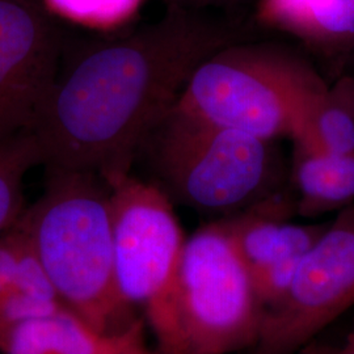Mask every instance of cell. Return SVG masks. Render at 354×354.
I'll return each mask as SVG.
<instances>
[{"label":"cell","instance_id":"6","mask_svg":"<svg viewBox=\"0 0 354 354\" xmlns=\"http://www.w3.org/2000/svg\"><path fill=\"white\" fill-rule=\"evenodd\" d=\"M176 304L188 354H231L259 340L266 307L222 219L185 239Z\"/></svg>","mask_w":354,"mask_h":354},{"label":"cell","instance_id":"19","mask_svg":"<svg viewBox=\"0 0 354 354\" xmlns=\"http://www.w3.org/2000/svg\"><path fill=\"white\" fill-rule=\"evenodd\" d=\"M333 353V348L324 345V344H319V342H310L302 349L297 351L292 354H332Z\"/></svg>","mask_w":354,"mask_h":354},{"label":"cell","instance_id":"12","mask_svg":"<svg viewBox=\"0 0 354 354\" xmlns=\"http://www.w3.org/2000/svg\"><path fill=\"white\" fill-rule=\"evenodd\" d=\"M264 13L322 50L345 55L354 45V0H266Z\"/></svg>","mask_w":354,"mask_h":354},{"label":"cell","instance_id":"4","mask_svg":"<svg viewBox=\"0 0 354 354\" xmlns=\"http://www.w3.org/2000/svg\"><path fill=\"white\" fill-rule=\"evenodd\" d=\"M327 86L302 51L247 38L198 64L176 105L215 125L277 140L295 134L310 102Z\"/></svg>","mask_w":354,"mask_h":354},{"label":"cell","instance_id":"16","mask_svg":"<svg viewBox=\"0 0 354 354\" xmlns=\"http://www.w3.org/2000/svg\"><path fill=\"white\" fill-rule=\"evenodd\" d=\"M64 304L32 297L23 291L10 289L0 294V332L32 319L46 317Z\"/></svg>","mask_w":354,"mask_h":354},{"label":"cell","instance_id":"17","mask_svg":"<svg viewBox=\"0 0 354 354\" xmlns=\"http://www.w3.org/2000/svg\"><path fill=\"white\" fill-rule=\"evenodd\" d=\"M23 245V230L19 219L0 236V294L12 289L20 252Z\"/></svg>","mask_w":354,"mask_h":354},{"label":"cell","instance_id":"18","mask_svg":"<svg viewBox=\"0 0 354 354\" xmlns=\"http://www.w3.org/2000/svg\"><path fill=\"white\" fill-rule=\"evenodd\" d=\"M241 0H163L165 7H178L190 11H206L232 6Z\"/></svg>","mask_w":354,"mask_h":354},{"label":"cell","instance_id":"1","mask_svg":"<svg viewBox=\"0 0 354 354\" xmlns=\"http://www.w3.org/2000/svg\"><path fill=\"white\" fill-rule=\"evenodd\" d=\"M206 11L165 7L127 35L66 55L32 130L46 169L86 171L109 185L131 174L140 145L176 104L198 64L247 39Z\"/></svg>","mask_w":354,"mask_h":354},{"label":"cell","instance_id":"2","mask_svg":"<svg viewBox=\"0 0 354 354\" xmlns=\"http://www.w3.org/2000/svg\"><path fill=\"white\" fill-rule=\"evenodd\" d=\"M136 165L174 206L214 219L291 192L290 165L276 140L215 125L176 104L143 140Z\"/></svg>","mask_w":354,"mask_h":354},{"label":"cell","instance_id":"3","mask_svg":"<svg viewBox=\"0 0 354 354\" xmlns=\"http://www.w3.org/2000/svg\"><path fill=\"white\" fill-rule=\"evenodd\" d=\"M45 189L20 222L66 308L115 335L142 323L114 277L111 185L86 171L46 169Z\"/></svg>","mask_w":354,"mask_h":354},{"label":"cell","instance_id":"11","mask_svg":"<svg viewBox=\"0 0 354 354\" xmlns=\"http://www.w3.org/2000/svg\"><path fill=\"white\" fill-rule=\"evenodd\" d=\"M290 189L295 215L319 218L354 203V153L326 151L292 140Z\"/></svg>","mask_w":354,"mask_h":354},{"label":"cell","instance_id":"15","mask_svg":"<svg viewBox=\"0 0 354 354\" xmlns=\"http://www.w3.org/2000/svg\"><path fill=\"white\" fill-rule=\"evenodd\" d=\"M19 225L23 230V245H21L20 260H19L13 289L23 291L39 299L62 304L45 266H42L37 253L26 235V230L20 222V218H19Z\"/></svg>","mask_w":354,"mask_h":354},{"label":"cell","instance_id":"7","mask_svg":"<svg viewBox=\"0 0 354 354\" xmlns=\"http://www.w3.org/2000/svg\"><path fill=\"white\" fill-rule=\"evenodd\" d=\"M354 306V203L329 221L285 295L268 307L254 354H292Z\"/></svg>","mask_w":354,"mask_h":354},{"label":"cell","instance_id":"21","mask_svg":"<svg viewBox=\"0 0 354 354\" xmlns=\"http://www.w3.org/2000/svg\"><path fill=\"white\" fill-rule=\"evenodd\" d=\"M342 73H349L354 75V45L349 51L344 55Z\"/></svg>","mask_w":354,"mask_h":354},{"label":"cell","instance_id":"13","mask_svg":"<svg viewBox=\"0 0 354 354\" xmlns=\"http://www.w3.org/2000/svg\"><path fill=\"white\" fill-rule=\"evenodd\" d=\"M291 140L326 151L354 153V75L342 73L317 93Z\"/></svg>","mask_w":354,"mask_h":354},{"label":"cell","instance_id":"20","mask_svg":"<svg viewBox=\"0 0 354 354\" xmlns=\"http://www.w3.org/2000/svg\"><path fill=\"white\" fill-rule=\"evenodd\" d=\"M332 354H354V330L346 337L342 346L333 348Z\"/></svg>","mask_w":354,"mask_h":354},{"label":"cell","instance_id":"8","mask_svg":"<svg viewBox=\"0 0 354 354\" xmlns=\"http://www.w3.org/2000/svg\"><path fill=\"white\" fill-rule=\"evenodd\" d=\"M64 51L38 0H0V142L32 130Z\"/></svg>","mask_w":354,"mask_h":354},{"label":"cell","instance_id":"9","mask_svg":"<svg viewBox=\"0 0 354 354\" xmlns=\"http://www.w3.org/2000/svg\"><path fill=\"white\" fill-rule=\"evenodd\" d=\"M294 215L295 203L289 192L247 212L222 218L266 310L285 295L306 253L328 225L292 223Z\"/></svg>","mask_w":354,"mask_h":354},{"label":"cell","instance_id":"10","mask_svg":"<svg viewBox=\"0 0 354 354\" xmlns=\"http://www.w3.org/2000/svg\"><path fill=\"white\" fill-rule=\"evenodd\" d=\"M4 354H149L143 322L122 333H104L61 308L0 332Z\"/></svg>","mask_w":354,"mask_h":354},{"label":"cell","instance_id":"14","mask_svg":"<svg viewBox=\"0 0 354 354\" xmlns=\"http://www.w3.org/2000/svg\"><path fill=\"white\" fill-rule=\"evenodd\" d=\"M39 165L37 145L30 133L0 142V236L24 212V180L29 169Z\"/></svg>","mask_w":354,"mask_h":354},{"label":"cell","instance_id":"5","mask_svg":"<svg viewBox=\"0 0 354 354\" xmlns=\"http://www.w3.org/2000/svg\"><path fill=\"white\" fill-rule=\"evenodd\" d=\"M111 190L118 292L149 326L158 354H188L176 304L187 238L175 206L162 190L133 174L114 181Z\"/></svg>","mask_w":354,"mask_h":354}]
</instances>
